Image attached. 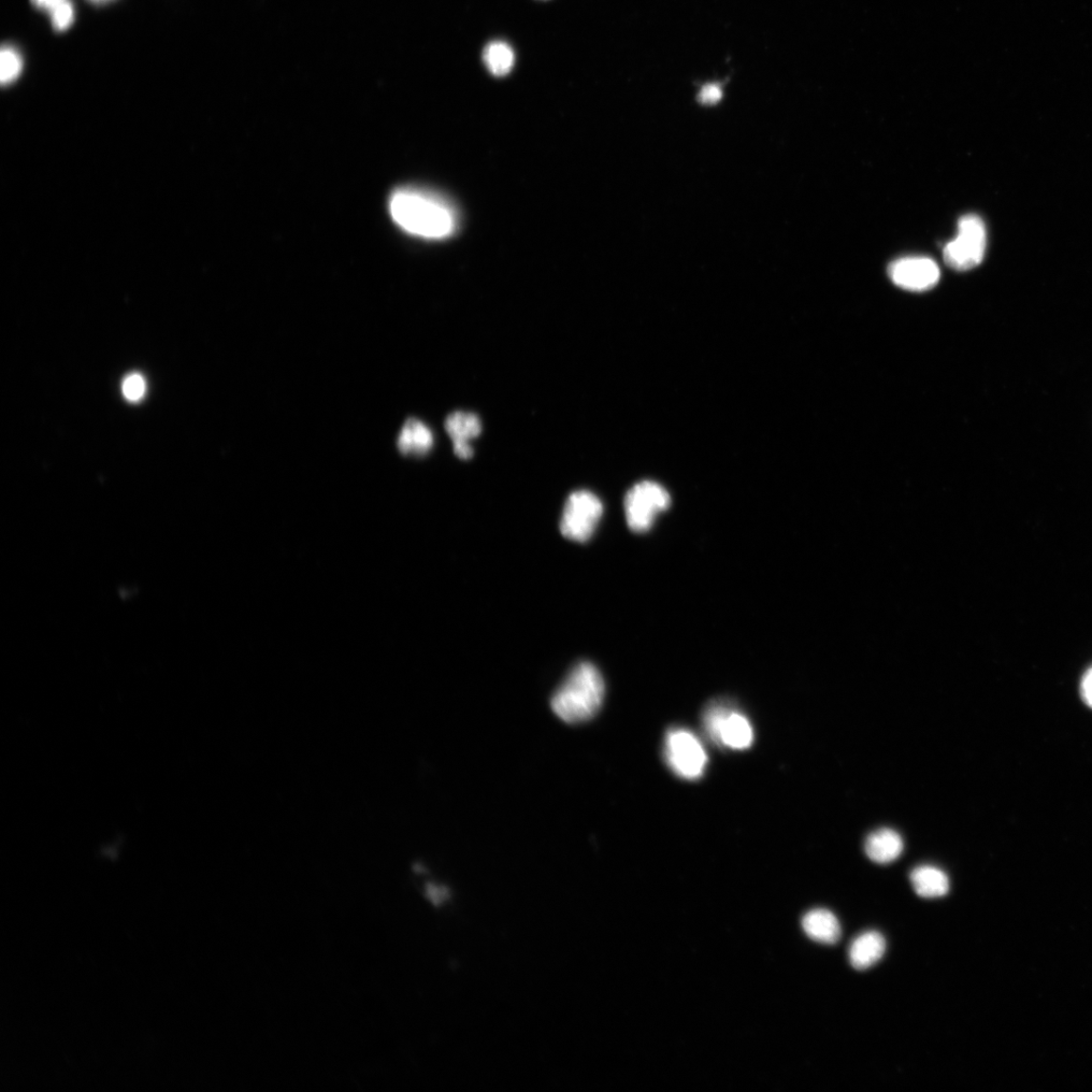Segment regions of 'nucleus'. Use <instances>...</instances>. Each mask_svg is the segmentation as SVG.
<instances>
[{
  "instance_id": "nucleus-17",
  "label": "nucleus",
  "mask_w": 1092,
  "mask_h": 1092,
  "mask_svg": "<svg viewBox=\"0 0 1092 1092\" xmlns=\"http://www.w3.org/2000/svg\"><path fill=\"white\" fill-rule=\"evenodd\" d=\"M75 8L71 0H68L60 9H57L50 14L51 24L56 32L66 31L75 23Z\"/></svg>"
},
{
  "instance_id": "nucleus-10",
  "label": "nucleus",
  "mask_w": 1092,
  "mask_h": 1092,
  "mask_svg": "<svg viewBox=\"0 0 1092 1092\" xmlns=\"http://www.w3.org/2000/svg\"><path fill=\"white\" fill-rule=\"evenodd\" d=\"M904 844L899 833L891 828L875 830L868 836L865 843V852L875 863L886 865L893 863L902 854Z\"/></svg>"
},
{
  "instance_id": "nucleus-8",
  "label": "nucleus",
  "mask_w": 1092,
  "mask_h": 1092,
  "mask_svg": "<svg viewBox=\"0 0 1092 1092\" xmlns=\"http://www.w3.org/2000/svg\"><path fill=\"white\" fill-rule=\"evenodd\" d=\"M938 264L928 257H904L889 266V277L897 286L911 292H926L940 281Z\"/></svg>"
},
{
  "instance_id": "nucleus-15",
  "label": "nucleus",
  "mask_w": 1092,
  "mask_h": 1092,
  "mask_svg": "<svg viewBox=\"0 0 1092 1092\" xmlns=\"http://www.w3.org/2000/svg\"><path fill=\"white\" fill-rule=\"evenodd\" d=\"M483 60L494 77H503L510 74L515 63V54L507 43L494 41L486 46Z\"/></svg>"
},
{
  "instance_id": "nucleus-9",
  "label": "nucleus",
  "mask_w": 1092,
  "mask_h": 1092,
  "mask_svg": "<svg viewBox=\"0 0 1092 1092\" xmlns=\"http://www.w3.org/2000/svg\"><path fill=\"white\" fill-rule=\"evenodd\" d=\"M886 941L880 932L869 930L861 933L851 944L849 959L856 970H866L874 966L884 956Z\"/></svg>"
},
{
  "instance_id": "nucleus-18",
  "label": "nucleus",
  "mask_w": 1092,
  "mask_h": 1092,
  "mask_svg": "<svg viewBox=\"0 0 1092 1092\" xmlns=\"http://www.w3.org/2000/svg\"><path fill=\"white\" fill-rule=\"evenodd\" d=\"M145 391V381L138 373L128 376L123 383V393L128 400L137 401L143 398Z\"/></svg>"
},
{
  "instance_id": "nucleus-5",
  "label": "nucleus",
  "mask_w": 1092,
  "mask_h": 1092,
  "mask_svg": "<svg viewBox=\"0 0 1092 1092\" xmlns=\"http://www.w3.org/2000/svg\"><path fill=\"white\" fill-rule=\"evenodd\" d=\"M670 505V494L662 485L652 481L640 482L630 488L624 499L627 525L634 533H646L653 527L657 517Z\"/></svg>"
},
{
  "instance_id": "nucleus-7",
  "label": "nucleus",
  "mask_w": 1092,
  "mask_h": 1092,
  "mask_svg": "<svg viewBox=\"0 0 1092 1092\" xmlns=\"http://www.w3.org/2000/svg\"><path fill=\"white\" fill-rule=\"evenodd\" d=\"M603 512L605 507L594 493L586 490L573 492L564 507L560 533L570 540L586 542L595 534Z\"/></svg>"
},
{
  "instance_id": "nucleus-21",
  "label": "nucleus",
  "mask_w": 1092,
  "mask_h": 1092,
  "mask_svg": "<svg viewBox=\"0 0 1092 1092\" xmlns=\"http://www.w3.org/2000/svg\"><path fill=\"white\" fill-rule=\"evenodd\" d=\"M68 0H31L32 5L42 10L47 11L51 14L57 9H60Z\"/></svg>"
},
{
  "instance_id": "nucleus-1",
  "label": "nucleus",
  "mask_w": 1092,
  "mask_h": 1092,
  "mask_svg": "<svg viewBox=\"0 0 1092 1092\" xmlns=\"http://www.w3.org/2000/svg\"><path fill=\"white\" fill-rule=\"evenodd\" d=\"M393 220L405 232L428 239L443 240L458 228V213L447 197L419 188L398 190L390 199Z\"/></svg>"
},
{
  "instance_id": "nucleus-19",
  "label": "nucleus",
  "mask_w": 1092,
  "mask_h": 1092,
  "mask_svg": "<svg viewBox=\"0 0 1092 1092\" xmlns=\"http://www.w3.org/2000/svg\"><path fill=\"white\" fill-rule=\"evenodd\" d=\"M722 97L723 92L721 86L714 83H709L706 86H703L701 92L698 94L699 102L702 105L707 106L716 105L718 102H720Z\"/></svg>"
},
{
  "instance_id": "nucleus-3",
  "label": "nucleus",
  "mask_w": 1092,
  "mask_h": 1092,
  "mask_svg": "<svg viewBox=\"0 0 1092 1092\" xmlns=\"http://www.w3.org/2000/svg\"><path fill=\"white\" fill-rule=\"evenodd\" d=\"M703 726L708 738L723 748L742 751L749 749L754 742V730L748 718L728 701L717 700L709 704L704 710Z\"/></svg>"
},
{
  "instance_id": "nucleus-14",
  "label": "nucleus",
  "mask_w": 1092,
  "mask_h": 1092,
  "mask_svg": "<svg viewBox=\"0 0 1092 1092\" xmlns=\"http://www.w3.org/2000/svg\"><path fill=\"white\" fill-rule=\"evenodd\" d=\"M445 430L453 445L470 444L482 433V422L476 414L458 411L451 414L445 420Z\"/></svg>"
},
{
  "instance_id": "nucleus-13",
  "label": "nucleus",
  "mask_w": 1092,
  "mask_h": 1092,
  "mask_svg": "<svg viewBox=\"0 0 1092 1092\" xmlns=\"http://www.w3.org/2000/svg\"><path fill=\"white\" fill-rule=\"evenodd\" d=\"M433 431L422 421L409 419L401 428L398 449L404 455L422 456L434 448Z\"/></svg>"
},
{
  "instance_id": "nucleus-2",
  "label": "nucleus",
  "mask_w": 1092,
  "mask_h": 1092,
  "mask_svg": "<svg viewBox=\"0 0 1092 1092\" xmlns=\"http://www.w3.org/2000/svg\"><path fill=\"white\" fill-rule=\"evenodd\" d=\"M606 697V682L598 668L583 662L574 667L554 694L551 706L555 714L569 725L592 720Z\"/></svg>"
},
{
  "instance_id": "nucleus-6",
  "label": "nucleus",
  "mask_w": 1092,
  "mask_h": 1092,
  "mask_svg": "<svg viewBox=\"0 0 1092 1092\" xmlns=\"http://www.w3.org/2000/svg\"><path fill=\"white\" fill-rule=\"evenodd\" d=\"M665 759L672 771L679 777L696 780L708 763V757L700 740L686 728H672L665 738Z\"/></svg>"
},
{
  "instance_id": "nucleus-11",
  "label": "nucleus",
  "mask_w": 1092,
  "mask_h": 1092,
  "mask_svg": "<svg viewBox=\"0 0 1092 1092\" xmlns=\"http://www.w3.org/2000/svg\"><path fill=\"white\" fill-rule=\"evenodd\" d=\"M802 928L811 940L825 945H835L842 937L839 919L824 909L813 910L804 915Z\"/></svg>"
},
{
  "instance_id": "nucleus-20",
  "label": "nucleus",
  "mask_w": 1092,
  "mask_h": 1092,
  "mask_svg": "<svg viewBox=\"0 0 1092 1092\" xmlns=\"http://www.w3.org/2000/svg\"><path fill=\"white\" fill-rule=\"evenodd\" d=\"M1081 690L1083 700L1092 708V668L1085 673Z\"/></svg>"
},
{
  "instance_id": "nucleus-12",
  "label": "nucleus",
  "mask_w": 1092,
  "mask_h": 1092,
  "mask_svg": "<svg viewBox=\"0 0 1092 1092\" xmlns=\"http://www.w3.org/2000/svg\"><path fill=\"white\" fill-rule=\"evenodd\" d=\"M910 879L915 894L923 898L943 897L950 890L947 874L935 866H918L912 871Z\"/></svg>"
},
{
  "instance_id": "nucleus-16",
  "label": "nucleus",
  "mask_w": 1092,
  "mask_h": 1092,
  "mask_svg": "<svg viewBox=\"0 0 1092 1092\" xmlns=\"http://www.w3.org/2000/svg\"><path fill=\"white\" fill-rule=\"evenodd\" d=\"M0 80L7 85L16 80L22 74L24 61L20 52L9 45L2 48L0 53Z\"/></svg>"
},
{
  "instance_id": "nucleus-4",
  "label": "nucleus",
  "mask_w": 1092,
  "mask_h": 1092,
  "mask_svg": "<svg viewBox=\"0 0 1092 1092\" xmlns=\"http://www.w3.org/2000/svg\"><path fill=\"white\" fill-rule=\"evenodd\" d=\"M986 229L981 218L967 214L958 223L957 237L944 249L946 264L958 271H966L980 265L986 250Z\"/></svg>"
},
{
  "instance_id": "nucleus-22",
  "label": "nucleus",
  "mask_w": 1092,
  "mask_h": 1092,
  "mask_svg": "<svg viewBox=\"0 0 1092 1092\" xmlns=\"http://www.w3.org/2000/svg\"><path fill=\"white\" fill-rule=\"evenodd\" d=\"M427 893L428 897L437 904L440 903L445 898V896H447L444 895V891L442 889L433 886L428 887Z\"/></svg>"
},
{
  "instance_id": "nucleus-23",
  "label": "nucleus",
  "mask_w": 1092,
  "mask_h": 1092,
  "mask_svg": "<svg viewBox=\"0 0 1092 1092\" xmlns=\"http://www.w3.org/2000/svg\"><path fill=\"white\" fill-rule=\"evenodd\" d=\"M90 2L95 5H103L111 2V0H90Z\"/></svg>"
}]
</instances>
